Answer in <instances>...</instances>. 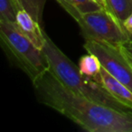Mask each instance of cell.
<instances>
[{"instance_id": "cell-1", "label": "cell", "mask_w": 132, "mask_h": 132, "mask_svg": "<svg viewBox=\"0 0 132 132\" xmlns=\"http://www.w3.org/2000/svg\"><path fill=\"white\" fill-rule=\"evenodd\" d=\"M41 103L89 132H132V110H119L65 87L48 69L32 81Z\"/></svg>"}, {"instance_id": "cell-2", "label": "cell", "mask_w": 132, "mask_h": 132, "mask_svg": "<svg viewBox=\"0 0 132 132\" xmlns=\"http://www.w3.org/2000/svg\"><path fill=\"white\" fill-rule=\"evenodd\" d=\"M47 59L49 70L69 90L101 104L119 110H130L127 106L111 96L99 82L85 77L45 33V44L42 50Z\"/></svg>"}, {"instance_id": "cell-3", "label": "cell", "mask_w": 132, "mask_h": 132, "mask_svg": "<svg viewBox=\"0 0 132 132\" xmlns=\"http://www.w3.org/2000/svg\"><path fill=\"white\" fill-rule=\"evenodd\" d=\"M60 6L78 23L81 36L84 40H96L109 43L116 46H122L131 40L123 24L108 9L81 14L64 1Z\"/></svg>"}, {"instance_id": "cell-4", "label": "cell", "mask_w": 132, "mask_h": 132, "mask_svg": "<svg viewBox=\"0 0 132 132\" xmlns=\"http://www.w3.org/2000/svg\"><path fill=\"white\" fill-rule=\"evenodd\" d=\"M0 37L6 54L31 81L49 69L44 52L38 49L18 28L0 21Z\"/></svg>"}, {"instance_id": "cell-5", "label": "cell", "mask_w": 132, "mask_h": 132, "mask_svg": "<svg viewBox=\"0 0 132 132\" xmlns=\"http://www.w3.org/2000/svg\"><path fill=\"white\" fill-rule=\"evenodd\" d=\"M83 48L101 61L102 67L132 92V65L122 46L96 40H85Z\"/></svg>"}, {"instance_id": "cell-6", "label": "cell", "mask_w": 132, "mask_h": 132, "mask_svg": "<svg viewBox=\"0 0 132 132\" xmlns=\"http://www.w3.org/2000/svg\"><path fill=\"white\" fill-rule=\"evenodd\" d=\"M18 29L38 49L43 50L45 44V32L41 24L26 10L20 9L16 15Z\"/></svg>"}, {"instance_id": "cell-7", "label": "cell", "mask_w": 132, "mask_h": 132, "mask_svg": "<svg viewBox=\"0 0 132 132\" xmlns=\"http://www.w3.org/2000/svg\"><path fill=\"white\" fill-rule=\"evenodd\" d=\"M97 81L102 85L110 95L132 110V92L126 85L107 72L103 67L100 72Z\"/></svg>"}, {"instance_id": "cell-8", "label": "cell", "mask_w": 132, "mask_h": 132, "mask_svg": "<svg viewBox=\"0 0 132 132\" xmlns=\"http://www.w3.org/2000/svg\"><path fill=\"white\" fill-rule=\"evenodd\" d=\"M78 67L83 76L97 81L102 65L95 54L87 53V54L80 58Z\"/></svg>"}, {"instance_id": "cell-9", "label": "cell", "mask_w": 132, "mask_h": 132, "mask_svg": "<svg viewBox=\"0 0 132 132\" xmlns=\"http://www.w3.org/2000/svg\"><path fill=\"white\" fill-rule=\"evenodd\" d=\"M105 3L106 9L121 23L132 13V0H105Z\"/></svg>"}, {"instance_id": "cell-10", "label": "cell", "mask_w": 132, "mask_h": 132, "mask_svg": "<svg viewBox=\"0 0 132 132\" xmlns=\"http://www.w3.org/2000/svg\"><path fill=\"white\" fill-rule=\"evenodd\" d=\"M20 10L18 4L15 0H0V21L17 26L16 15Z\"/></svg>"}, {"instance_id": "cell-11", "label": "cell", "mask_w": 132, "mask_h": 132, "mask_svg": "<svg viewBox=\"0 0 132 132\" xmlns=\"http://www.w3.org/2000/svg\"><path fill=\"white\" fill-rule=\"evenodd\" d=\"M20 9L26 10L39 24H43V14L47 0H15Z\"/></svg>"}, {"instance_id": "cell-12", "label": "cell", "mask_w": 132, "mask_h": 132, "mask_svg": "<svg viewBox=\"0 0 132 132\" xmlns=\"http://www.w3.org/2000/svg\"><path fill=\"white\" fill-rule=\"evenodd\" d=\"M61 1H64L67 4L71 5L81 14L98 11V10L103 8L95 0H58L57 2L59 3Z\"/></svg>"}, {"instance_id": "cell-13", "label": "cell", "mask_w": 132, "mask_h": 132, "mask_svg": "<svg viewBox=\"0 0 132 132\" xmlns=\"http://www.w3.org/2000/svg\"><path fill=\"white\" fill-rule=\"evenodd\" d=\"M122 24H123V27L126 30V32L128 34L130 38L132 39V13L123 21Z\"/></svg>"}, {"instance_id": "cell-14", "label": "cell", "mask_w": 132, "mask_h": 132, "mask_svg": "<svg viewBox=\"0 0 132 132\" xmlns=\"http://www.w3.org/2000/svg\"><path fill=\"white\" fill-rule=\"evenodd\" d=\"M122 48L127 53H128V54L132 56V39L128 41V43H126L124 45H122Z\"/></svg>"}, {"instance_id": "cell-15", "label": "cell", "mask_w": 132, "mask_h": 132, "mask_svg": "<svg viewBox=\"0 0 132 132\" xmlns=\"http://www.w3.org/2000/svg\"><path fill=\"white\" fill-rule=\"evenodd\" d=\"M96 2H98L103 8H106V3H105V0H95Z\"/></svg>"}, {"instance_id": "cell-16", "label": "cell", "mask_w": 132, "mask_h": 132, "mask_svg": "<svg viewBox=\"0 0 132 132\" xmlns=\"http://www.w3.org/2000/svg\"><path fill=\"white\" fill-rule=\"evenodd\" d=\"M123 50H124V49H123ZM124 52H125V51H124ZM125 53H126V52H125ZM126 54L128 55V60H129V62L131 63V65H132V56H131V55L128 54V53H126Z\"/></svg>"}, {"instance_id": "cell-17", "label": "cell", "mask_w": 132, "mask_h": 132, "mask_svg": "<svg viewBox=\"0 0 132 132\" xmlns=\"http://www.w3.org/2000/svg\"><path fill=\"white\" fill-rule=\"evenodd\" d=\"M56 1H58V0H56Z\"/></svg>"}]
</instances>
